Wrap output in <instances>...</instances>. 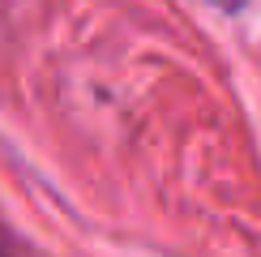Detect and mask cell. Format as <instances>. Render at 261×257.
I'll return each mask as SVG.
<instances>
[{
    "instance_id": "6da1fadb",
    "label": "cell",
    "mask_w": 261,
    "mask_h": 257,
    "mask_svg": "<svg viewBox=\"0 0 261 257\" xmlns=\"http://www.w3.org/2000/svg\"><path fill=\"white\" fill-rule=\"evenodd\" d=\"M210 5H219V9H240L244 0H210Z\"/></svg>"
},
{
    "instance_id": "7a4b0ae2",
    "label": "cell",
    "mask_w": 261,
    "mask_h": 257,
    "mask_svg": "<svg viewBox=\"0 0 261 257\" xmlns=\"http://www.w3.org/2000/svg\"><path fill=\"white\" fill-rule=\"evenodd\" d=\"M0 257H13V253H9V244H5V240H0Z\"/></svg>"
}]
</instances>
